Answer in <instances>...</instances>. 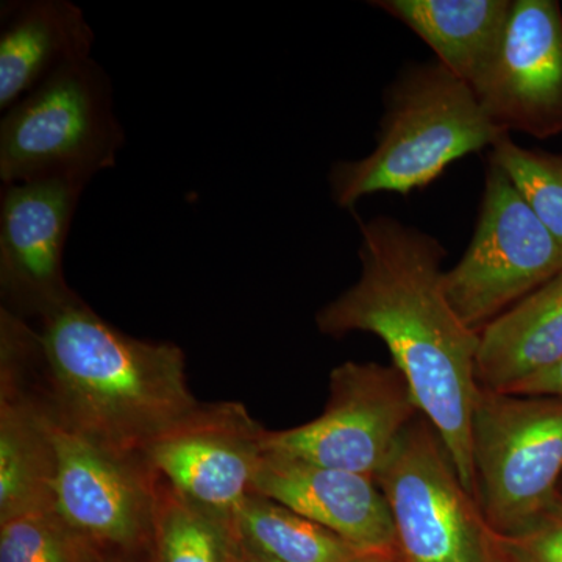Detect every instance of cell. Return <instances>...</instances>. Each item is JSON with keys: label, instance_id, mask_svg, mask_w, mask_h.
<instances>
[{"label": "cell", "instance_id": "obj_3", "mask_svg": "<svg viewBox=\"0 0 562 562\" xmlns=\"http://www.w3.org/2000/svg\"><path fill=\"white\" fill-rule=\"evenodd\" d=\"M505 135L484 113L475 91L441 63L409 66L386 92L375 149L361 160L333 166L331 201L350 210L379 192L412 194L453 161Z\"/></svg>", "mask_w": 562, "mask_h": 562}, {"label": "cell", "instance_id": "obj_7", "mask_svg": "<svg viewBox=\"0 0 562 562\" xmlns=\"http://www.w3.org/2000/svg\"><path fill=\"white\" fill-rule=\"evenodd\" d=\"M561 272L562 247L490 161L472 241L461 261L443 273L450 305L480 333Z\"/></svg>", "mask_w": 562, "mask_h": 562}, {"label": "cell", "instance_id": "obj_2", "mask_svg": "<svg viewBox=\"0 0 562 562\" xmlns=\"http://www.w3.org/2000/svg\"><path fill=\"white\" fill-rule=\"evenodd\" d=\"M36 333L54 416L103 446L143 454L201 405L179 346L125 335L79 295L46 314Z\"/></svg>", "mask_w": 562, "mask_h": 562}, {"label": "cell", "instance_id": "obj_15", "mask_svg": "<svg viewBox=\"0 0 562 562\" xmlns=\"http://www.w3.org/2000/svg\"><path fill=\"white\" fill-rule=\"evenodd\" d=\"M0 35V110L7 111L58 70L91 58L94 32L69 0L16 3Z\"/></svg>", "mask_w": 562, "mask_h": 562}, {"label": "cell", "instance_id": "obj_21", "mask_svg": "<svg viewBox=\"0 0 562 562\" xmlns=\"http://www.w3.org/2000/svg\"><path fill=\"white\" fill-rule=\"evenodd\" d=\"M91 547L55 512L0 522V562H85Z\"/></svg>", "mask_w": 562, "mask_h": 562}, {"label": "cell", "instance_id": "obj_14", "mask_svg": "<svg viewBox=\"0 0 562 562\" xmlns=\"http://www.w3.org/2000/svg\"><path fill=\"white\" fill-rule=\"evenodd\" d=\"M255 492L369 554L397 553L386 498L371 476L266 452Z\"/></svg>", "mask_w": 562, "mask_h": 562}, {"label": "cell", "instance_id": "obj_4", "mask_svg": "<svg viewBox=\"0 0 562 562\" xmlns=\"http://www.w3.org/2000/svg\"><path fill=\"white\" fill-rule=\"evenodd\" d=\"M124 132L105 70L92 58L66 66L5 111L0 122L3 184H88L113 168Z\"/></svg>", "mask_w": 562, "mask_h": 562}, {"label": "cell", "instance_id": "obj_19", "mask_svg": "<svg viewBox=\"0 0 562 562\" xmlns=\"http://www.w3.org/2000/svg\"><path fill=\"white\" fill-rule=\"evenodd\" d=\"M154 562H236L231 525L192 505L158 476Z\"/></svg>", "mask_w": 562, "mask_h": 562}, {"label": "cell", "instance_id": "obj_24", "mask_svg": "<svg viewBox=\"0 0 562 562\" xmlns=\"http://www.w3.org/2000/svg\"><path fill=\"white\" fill-rule=\"evenodd\" d=\"M85 562H154V560H151V552H125V550L92 543Z\"/></svg>", "mask_w": 562, "mask_h": 562}, {"label": "cell", "instance_id": "obj_9", "mask_svg": "<svg viewBox=\"0 0 562 562\" xmlns=\"http://www.w3.org/2000/svg\"><path fill=\"white\" fill-rule=\"evenodd\" d=\"M54 442V512L94 546L151 552L158 475L146 458L103 446L55 416Z\"/></svg>", "mask_w": 562, "mask_h": 562}, {"label": "cell", "instance_id": "obj_10", "mask_svg": "<svg viewBox=\"0 0 562 562\" xmlns=\"http://www.w3.org/2000/svg\"><path fill=\"white\" fill-rule=\"evenodd\" d=\"M266 432L241 403H201L150 442L143 457L181 497L232 525L255 494Z\"/></svg>", "mask_w": 562, "mask_h": 562}, {"label": "cell", "instance_id": "obj_6", "mask_svg": "<svg viewBox=\"0 0 562 562\" xmlns=\"http://www.w3.org/2000/svg\"><path fill=\"white\" fill-rule=\"evenodd\" d=\"M472 460L476 502L492 530H522L560 497L562 398L480 387Z\"/></svg>", "mask_w": 562, "mask_h": 562}, {"label": "cell", "instance_id": "obj_11", "mask_svg": "<svg viewBox=\"0 0 562 562\" xmlns=\"http://www.w3.org/2000/svg\"><path fill=\"white\" fill-rule=\"evenodd\" d=\"M85 187L70 180L3 184L0 288L7 312L41 321L76 297L63 273V254Z\"/></svg>", "mask_w": 562, "mask_h": 562}, {"label": "cell", "instance_id": "obj_17", "mask_svg": "<svg viewBox=\"0 0 562 562\" xmlns=\"http://www.w3.org/2000/svg\"><path fill=\"white\" fill-rule=\"evenodd\" d=\"M562 360V272L480 331V387L512 391Z\"/></svg>", "mask_w": 562, "mask_h": 562}, {"label": "cell", "instance_id": "obj_16", "mask_svg": "<svg viewBox=\"0 0 562 562\" xmlns=\"http://www.w3.org/2000/svg\"><path fill=\"white\" fill-rule=\"evenodd\" d=\"M371 5L416 33L473 91L501 54L513 11L512 0H375Z\"/></svg>", "mask_w": 562, "mask_h": 562}, {"label": "cell", "instance_id": "obj_22", "mask_svg": "<svg viewBox=\"0 0 562 562\" xmlns=\"http://www.w3.org/2000/svg\"><path fill=\"white\" fill-rule=\"evenodd\" d=\"M497 546L503 562H562V495L522 530L497 535Z\"/></svg>", "mask_w": 562, "mask_h": 562}, {"label": "cell", "instance_id": "obj_8", "mask_svg": "<svg viewBox=\"0 0 562 562\" xmlns=\"http://www.w3.org/2000/svg\"><path fill=\"white\" fill-rule=\"evenodd\" d=\"M419 406L395 366L347 361L330 372V397L316 419L268 431L265 452L376 480Z\"/></svg>", "mask_w": 562, "mask_h": 562}, {"label": "cell", "instance_id": "obj_23", "mask_svg": "<svg viewBox=\"0 0 562 562\" xmlns=\"http://www.w3.org/2000/svg\"><path fill=\"white\" fill-rule=\"evenodd\" d=\"M505 394L535 395V397H558L562 398V360L536 373L522 383L516 384L512 391Z\"/></svg>", "mask_w": 562, "mask_h": 562}, {"label": "cell", "instance_id": "obj_20", "mask_svg": "<svg viewBox=\"0 0 562 562\" xmlns=\"http://www.w3.org/2000/svg\"><path fill=\"white\" fill-rule=\"evenodd\" d=\"M506 173L543 227L562 247V155L524 149L505 135L491 160Z\"/></svg>", "mask_w": 562, "mask_h": 562}, {"label": "cell", "instance_id": "obj_26", "mask_svg": "<svg viewBox=\"0 0 562 562\" xmlns=\"http://www.w3.org/2000/svg\"><path fill=\"white\" fill-rule=\"evenodd\" d=\"M362 562H403L397 553L394 554H371Z\"/></svg>", "mask_w": 562, "mask_h": 562}, {"label": "cell", "instance_id": "obj_1", "mask_svg": "<svg viewBox=\"0 0 562 562\" xmlns=\"http://www.w3.org/2000/svg\"><path fill=\"white\" fill-rule=\"evenodd\" d=\"M361 276L316 314L322 335L379 336L412 387L422 416L439 432L465 490L476 501L472 417L480 384V333L443 290L438 239L390 216L361 222Z\"/></svg>", "mask_w": 562, "mask_h": 562}, {"label": "cell", "instance_id": "obj_18", "mask_svg": "<svg viewBox=\"0 0 562 562\" xmlns=\"http://www.w3.org/2000/svg\"><path fill=\"white\" fill-rule=\"evenodd\" d=\"M231 528L246 549L277 562H362L371 557L257 492L236 512Z\"/></svg>", "mask_w": 562, "mask_h": 562}, {"label": "cell", "instance_id": "obj_12", "mask_svg": "<svg viewBox=\"0 0 562 562\" xmlns=\"http://www.w3.org/2000/svg\"><path fill=\"white\" fill-rule=\"evenodd\" d=\"M36 331L0 312V522L54 512L57 450L46 391L29 387Z\"/></svg>", "mask_w": 562, "mask_h": 562}, {"label": "cell", "instance_id": "obj_5", "mask_svg": "<svg viewBox=\"0 0 562 562\" xmlns=\"http://www.w3.org/2000/svg\"><path fill=\"white\" fill-rule=\"evenodd\" d=\"M376 483L403 562H503L497 535L422 414L403 430Z\"/></svg>", "mask_w": 562, "mask_h": 562}, {"label": "cell", "instance_id": "obj_13", "mask_svg": "<svg viewBox=\"0 0 562 562\" xmlns=\"http://www.w3.org/2000/svg\"><path fill=\"white\" fill-rule=\"evenodd\" d=\"M503 133H562V10L554 0H514L501 54L475 90Z\"/></svg>", "mask_w": 562, "mask_h": 562}, {"label": "cell", "instance_id": "obj_25", "mask_svg": "<svg viewBox=\"0 0 562 562\" xmlns=\"http://www.w3.org/2000/svg\"><path fill=\"white\" fill-rule=\"evenodd\" d=\"M236 562H277V561L269 560V558L261 557V554L251 552V550L246 549V547L241 546V543L236 541Z\"/></svg>", "mask_w": 562, "mask_h": 562}]
</instances>
